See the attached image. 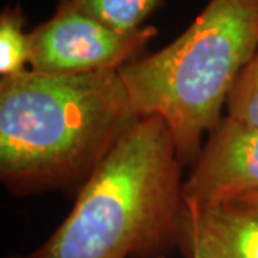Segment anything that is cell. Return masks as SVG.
I'll use <instances>...</instances> for the list:
<instances>
[{
    "instance_id": "6",
    "label": "cell",
    "mask_w": 258,
    "mask_h": 258,
    "mask_svg": "<svg viewBox=\"0 0 258 258\" xmlns=\"http://www.w3.org/2000/svg\"><path fill=\"white\" fill-rule=\"evenodd\" d=\"M176 244L188 257L258 258V217L230 204L185 201Z\"/></svg>"
},
{
    "instance_id": "9",
    "label": "cell",
    "mask_w": 258,
    "mask_h": 258,
    "mask_svg": "<svg viewBox=\"0 0 258 258\" xmlns=\"http://www.w3.org/2000/svg\"><path fill=\"white\" fill-rule=\"evenodd\" d=\"M227 106V116L258 126V49L235 83Z\"/></svg>"
},
{
    "instance_id": "3",
    "label": "cell",
    "mask_w": 258,
    "mask_h": 258,
    "mask_svg": "<svg viewBox=\"0 0 258 258\" xmlns=\"http://www.w3.org/2000/svg\"><path fill=\"white\" fill-rule=\"evenodd\" d=\"M258 49V0H210L172 43L118 71L134 112L169 129L181 164L194 162L222 120Z\"/></svg>"
},
{
    "instance_id": "8",
    "label": "cell",
    "mask_w": 258,
    "mask_h": 258,
    "mask_svg": "<svg viewBox=\"0 0 258 258\" xmlns=\"http://www.w3.org/2000/svg\"><path fill=\"white\" fill-rule=\"evenodd\" d=\"M22 10L9 8L0 16V74L9 78L22 74L30 62V35L23 30Z\"/></svg>"
},
{
    "instance_id": "4",
    "label": "cell",
    "mask_w": 258,
    "mask_h": 258,
    "mask_svg": "<svg viewBox=\"0 0 258 258\" xmlns=\"http://www.w3.org/2000/svg\"><path fill=\"white\" fill-rule=\"evenodd\" d=\"M154 26L120 33L60 0L55 15L30 35V69L45 74H93L119 71L154 36Z\"/></svg>"
},
{
    "instance_id": "7",
    "label": "cell",
    "mask_w": 258,
    "mask_h": 258,
    "mask_svg": "<svg viewBox=\"0 0 258 258\" xmlns=\"http://www.w3.org/2000/svg\"><path fill=\"white\" fill-rule=\"evenodd\" d=\"M72 3L102 25L120 33H132L144 28V22L162 0H72Z\"/></svg>"
},
{
    "instance_id": "2",
    "label": "cell",
    "mask_w": 258,
    "mask_h": 258,
    "mask_svg": "<svg viewBox=\"0 0 258 258\" xmlns=\"http://www.w3.org/2000/svg\"><path fill=\"white\" fill-rule=\"evenodd\" d=\"M181 166L165 122L139 118L46 242L18 258H164L176 244L184 205Z\"/></svg>"
},
{
    "instance_id": "1",
    "label": "cell",
    "mask_w": 258,
    "mask_h": 258,
    "mask_svg": "<svg viewBox=\"0 0 258 258\" xmlns=\"http://www.w3.org/2000/svg\"><path fill=\"white\" fill-rule=\"evenodd\" d=\"M139 116L118 71L0 81V178L15 194L86 181Z\"/></svg>"
},
{
    "instance_id": "10",
    "label": "cell",
    "mask_w": 258,
    "mask_h": 258,
    "mask_svg": "<svg viewBox=\"0 0 258 258\" xmlns=\"http://www.w3.org/2000/svg\"><path fill=\"white\" fill-rule=\"evenodd\" d=\"M230 205H234L237 208H241V210L258 217V192L241 197L238 200H235L234 203H230Z\"/></svg>"
},
{
    "instance_id": "5",
    "label": "cell",
    "mask_w": 258,
    "mask_h": 258,
    "mask_svg": "<svg viewBox=\"0 0 258 258\" xmlns=\"http://www.w3.org/2000/svg\"><path fill=\"white\" fill-rule=\"evenodd\" d=\"M255 192L258 126L225 116L208 135L182 184V201L224 205Z\"/></svg>"
},
{
    "instance_id": "11",
    "label": "cell",
    "mask_w": 258,
    "mask_h": 258,
    "mask_svg": "<svg viewBox=\"0 0 258 258\" xmlns=\"http://www.w3.org/2000/svg\"><path fill=\"white\" fill-rule=\"evenodd\" d=\"M164 258H165V257H164ZM189 258H200V257H198L197 254H192V255H189Z\"/></svg>"
}]
</instances>
